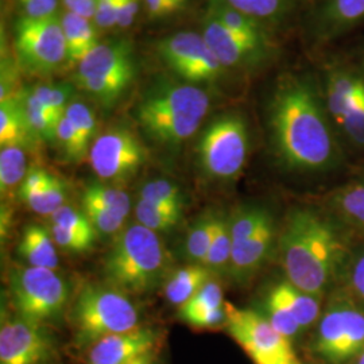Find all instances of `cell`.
<instances>
[{
	"label": "cell",
	"instance_id": "obj_41",
	"mask_svg": "<svg viewBox=\"0 0 364 364\" xmlns=\"http://www.w3.org/2000/svg\"><path fill=\"white\" fill-rule=\"evenodd\" d=\"M225 306L224 294L220 285L215 281H210L205 287H203L195 297L189 299L186 304L178 308L177 313L204 312L219 309Z\"/></svg>",
	"mask_w": 364,
	"mask_h": 364
},
{
	"label": "cell",
	"instance_id": "obj_26",
	"mask_svg": "<svg viewBox=\"0 0 364 364\" xmlns=\"http://www.w3.org/2000/svg\"><path fill=\"white\" fill-rule=\"evenodd\" d=\"M15 97L21 103L22 111L26 117L27 124L33 132V135L36 136V139L38 142L39 141H46V142L55 141L57 127L63 117H57L46 107L41 105L33 96L30 88L22 90Z\"/></svg>",
	"mask_w": 364,
	"mask_h": 364
},
{
	"label": "cell",
	"instance_id": "obj_29",
	"mask_svg": "<svg viewBox=\"0 0 364 364\" xmlns=\"http://www.w3.org/2000/svg\"><path fill=\"white\" fill-rule=\"evenodd\" d=\"M258 312L277 329L281 335L291 340L294 344L305 338V335L299 326V321L287 309L282 299L277 296L273 289H270L264 297L262 309Z\"/></svg>",
	"mask_w": 364,
	"mask_h": 364
},
{
	"label": "cell",
	"instance_id": "obj_3",
	"mask_svg": "<svg viewBox=\"0 0 364 364\" xmlns=\"http://www.w3.org/2000/svg\"><path fill=\"white\" fill-rule=\"evenodd\" d=\"M208 92L191 82H158L136 107L144 134L165 147H178L200 129L209 111Z\"/></svg>",
	"mask_w": 364,
	"mask_h": 364
},
{
	"label": "cell",
	"instance_id": "obj_19",
	"mask_svg": "<svg viewBox=\"0 0 364 364\" xmlns=\"http://www.w3.org/2000/svg\"><path fill=\"white\" fill-rule=\"evenodd\" d=\"M317 21L326 38L338 37L363 22L364 0H320Z\"/></svg>",
	"mask_w": 364,
	"mask_h": 364
},
{
	"label": "cell",
	"instance_id": "obj_24",
	"mask_svg": "<svg viewBox=\"0 0 364 364\" xmlns=\"http://www.w3.org/2000/svg\"><path fill=\"white\" fill-rule=\"evenodd\" d=\"M213 274L204 264L192 263L181 267L165 284L164 294L171 305L180 308L189 299H193L207 284L213 281Z\"/></svg>",
	"mask_w": 364,
	"mask_h": 364
},
{
	"label": "cell",
	"instance_id": "obj_25",
	"mask_svg": "<svg viewBox=\"0 0 364 364\" xmlns=\"http://www.w3.org/2000/svg\"><path fill=\"white\" fill-rule=\"evenodd\" d=\"M38 142L27 124L26 117L16 97L0 102V144L31 147Z\"/></svg>",
	"mask_w": 364,
	"mask_h": 364
},
{
	"label": "cell",
	"instance_id": "obj_51",
	"mask_svg": "<svg viewBox=\"0 0 364 364\" xmlns=\"http://www.w3.org/2000/svg\"><path fill=\"white\" fill-rule=\"evenodd\" d=\"M147 14L151 18H162L170 14L176 13L170 0H144Z\"/></svg>",
	"mask_w": 364,
	"mask_h": 364
},
{
	"label": "cell",
	"instance_id": "obj_44",
	"mask_svg": "<svg viewBox=\"0 0 364 364\" xmlns=\"http://www.w3.org/2000/svg\"><path fill=\"white\" fill-rule=\"evenodd\" d=\"M177 316L186 326L197 331L225 329L228 323V313L225 306L204 312L177 313Z\"/></svg>",
	"mask_w": 364,
	"mask_h": 364
},
{
	"label": "cell",
	"instance_id": "obj_34",
	"mask_svg": "<svg viewBox=\"0 0 364 364\" xmlns=\"http://www.w3.org/2000/svg\"><path fill=\"white\" fill-rule=\"evenodd\" d=\"M225 4L258 21H277L287 13L291 0H223Z\"/></svg>",
	"mask_w": 364,
	"mask_h": 364
},
{
	"label": "cell",
	"instance_id": "obj_2",
	"mask_svg": "<svg viewBox=\"0 0 364 364\" xmlns=\"http://www.w3.org/2000/svg\"><path fill=\"white\" fill-rule=\"evenodd\" d=\"M278 250L287 281L320 299L341 285L352 252L347 228L328 210L312 207L287 215Z\"/></svg>",
	"mask_w": 364,
	"mask_h": 364
},
{
	"label": "cell",
	"instance_id": "obj_45",
	"mask_svg": "<svg viewBox=\"0 0 364 364\" xmlns=\"http://www.w3.org/2000/svg\"><path fill=\"white\" fill-rule=\"evenodd\" d=\"M50 231H52L53 239H54L55 245L72 254L87 252L93 248V245L96 242V237H93V236L77 234V232L69 231V230H65L55 224H52Z\"/></svg>",
	"mask_w": 364,
	"mask_h": 364
},
{
	"label": "cell",
	"instance_id": "obj_47",
	"mask_svg": "<svg viewBox=\"0 0 364 364\" xmlns=\"http://www.w3.org/2000/svg\"><path fill=\"white\" fill-rule=\"evenodd\" d=\"M25 16L28 18H50L57 16L58 0H18Z\"/></svg>",
	"mask_w": 364,
	"mask_h": 364
},
{
	"label": "cell",
	"instance_id": "obj_22",
	"mask_svg": "<svg viewBox=\"0 0 364 364\" xmlns=\"http://www.w3.org/2000/svg\"><path fill=\"white\" fill-rule=\"evenodd\" d=\"M55 246L50 230L41 224H28L23 230L18 252L28 266L55 270L58 267Z\"/></svg>",
	"mask_w": 364,
	"mask_h": 364
},
{
	"label": "cell",
	"instance_id": "obj_49",
	"mask_svg": "<svg viewBox=\"0 0 364 364\" xmlns=\"http://www.w3.org/2000/svg\"><path fill=\"white\" fill-rule=\"evenodd\" d=\"M141 0H119L117 1V27H130L139 13Z\"/></svg>",
	"mask_w": 364,
	"mask_h": 364
},
{
	"label": "cell",
	"instance_id": "obj_5",
	"mask_svg": "<svg viewBox=\"0 0 364 364\" xmlns=\"http://www.w3.org/2000/svg\"><path fill=\"white\" fill-rule=\"evenodd\" d=\"M166 264L168 255L156 232L132 224L117 235L105 257L103 272L111 287L142 294L159 282Z\"/></svg>",
	"mask_w": 364,
	"mask_h": 364
},
{
	"label": "cell",
	"instance_id": "obj_4",
	"mask_svg": "<svg viewBox=\"0 0 364 364\" xmlns=\"http://www.w3.org/2000/svg\"><path fill=\"white\" fill-rule=\"evenodd\" d=\"M304 348L311 364H351L364 350L363 306L344 289H335Z\"/></svg>",
	"mask_w": 364,
	"mask_h": 364
},
{
	"label": "cell",
	"instance_id": "obj_48",
	"mask_svg": "<svg viewBox=\"0 0 364 364\" xmlns=\"http://www.w3.org/2000/svg\"><path fill=\"white\" fill-rule=\"evenodd\" d=\"M50 176L52 174L49 171L41 169V168H33V169L28 170L25 181L22 182V185L19 188V195L21 197H23V196L31 195V193H37L41 189L45 188Z\"/></svg>",
	"mask_w": 364,
	"mask_h": 364
},
{
	"label": "cell",
	"instance_id": "obj_28",
	"mask_svg": "<svg viewBox=\"0 0 364 364\" xmlns=\"http://www.w3.org/2000/svg\"><path fill=\"white\" fill-rule=\"evenodd\" d=\"M218 219H219V213L212 210L203 215L192 225L191 231L188 232V236L185 239V246H183L186 259L197 264H204L213 236L216 232Z\"/></svg>",
	"mask_w": 364,
	"mask_h": 364
},
{
	"label": "cell",
	"instance_id": "obj_39",
	"mask_svg": "<svg viewBox=\"0 0 364 364\" xmlns=\"http://www.w3.org/2000/svg\"><path fill=\"white\" fill-rule=\"evenodd\" d=\"M338 287L344 289L364 308V246L352 250L341 285Z\"/></svg>",
	"mask_w": 364,
	"mask_h": 364
},
{
	"label": "cell",
	"instance_id": "obj_27",
	"mask_svg": "<svg viewBox=\"0 0 364 364\" xmlns=\"http://www.w3.org/2000/svg\"><path fill=\"white\" fill-rule=\"evenodd\" d=\"M208 15L236 34L257 41H269L262 23L230 7L223 0H209Z\"/></svg>",
	"mask_w": 364,
	"mask_h": 364
},
{
	"label": "cell",
	"instance_id": "obj_42",
	"mask_svg": "<svg viewBox=\"0 0 364 364\" xmlns=\"http://www.w3.org/2000/svg\"><path fill=\"white\" fill-rule=\"evenodd\" d=\"M52 223L55 225H60L65 230L77 232V234L87 235L97 237V231L95 230L91 220L84 213V210H77L70 205L65 204L64 207L57 209L52 216Z\"/></svg>",
	"mask_w": 364,
	"mask_h": 364
},
{
	"label": "cell",
	"instance_id": "obj_1",
	"mask_svg": "<svg viewBox=\"0 0 364 364\" xmlns=\"http://www.w3.org/2000/svg\"><path fill=\"white\" fill-rule=\"evenodd\" d=\"M324 97L308 78L289 76L274 92L269 123L277 156L289 169L326 171L336 168L340 150Z\"/></svg>",
	"mask_w": 364,
	"mask_h": 364
},
{
	"label": "cell",
	"instance_id": "obj_18",
	"mask_svg": "<svg viewBox=\"0 0 364 364\" xmlns=\"http://www.w3.org/2000/svg\"><path fill=\"white\" fill-rule=\"evenodd\" d=\"M277 231L270 210L258 228L242 242L232 243L228 273L235 282L243 285L259 272L273 252Z\"/></svg>",
	"mask_w": 364,
	"mask_h": 364
},
{
	"label": "cell",
	"instance_id": "obj_52",
	"mask_svg": "<svg viewBox=\"0 0 364 364\" xmlns=\"http://www.w3.org/2000/svg\"><path fill=\"white\" fill-rule=\"evenodd\" d=\"M130 364H158L156 363V355H149V356H144L135 362Z\"/></svg>",
	"mask_w": 364,
	"mask_h": 364
},
{
	"label": "cell",
	"instance_id": "obj_53",
	"mask_svg": "<svg viewBox=\"0 0 364 364\" xmlns=\"http://www.w3.org/2000/svg\"><path fill=\"white\" fill-rule=\"evenodd\" d=\"M170 3H171L173 9H174L176 11H180V10H182V9L186 6L188 0H170Z\"/></svg>",
	"mask_w": 364,
	"mask_h": 364
},
{
	"label": "cell",
	"instance_id": "obj_20",
	"mask_svg": "<svg viewBox=\"0 0 364 364\" xmlns=\"http://www.w3.org/2000/svg\"><path fill=\"white\" fill-rule=\"evenodd\" d=\"M328 212L347 230L364 234V180L332 192L328 197Z\"/></svg>",
	"mask_w": 364,
	"mask_h": 364
},
{
	"label": "cell",
	"instance_id": "obj_33",
	"mask_svg": "<svg viewBox=\"0 0 364 364\" xmlns=\"http://www.w3.org/2000/svg\"><path fill=\"white\" fill-rule=\"evenodd\" d=\"M141 200L156 204L162 208L169 209L182 216L183 196L181 189L168 180L146 182L141 189Z\"/></svg>",
	"mask_w": 364,
	"mask_h": 364
},
{
	"label": "cell",
	"instance_id": "obj_32",
	"mask_svg": "<svg viewBox=\"0 0 364 364\" xmlns=\"http://www.w3.org/2000/svg\"><path fill=\"white\" fill-rule=\"evenodd\" d=\"M66 197L68 191L65 182L52 174L43 189H41L37 193L23 196L22 200L36 213L52 216L57 209L65 205Z\"/></svg>",
	"mask_w": 364,
	"mask_h": 364
},
{
	"label": "cell",
	"instance_id": "obj_8",
	"mask_svg": "<svg viewBox=\"0 0 364 364\" xmlns=\"http://www.w3.org/2000/svg\"><path fill=\"white\" fill-rule=\"evenodd\" d=\"M227 333L247 355L252 364H309L294 348L291 340L281 335L254 309H242L225 302Z\"/></svg>",
	"mask_w": 364,
	"mask_h": 364
},
{
	"label": "cell",
	"instance_id": "obj_7",
	"mask_svg": "<svg viewBox=\"0 0 364 364\" xmlns=\"http://www.w3.org/2000/svg\"><path fill=\"white\" fill-rule=\"evenodd\" d=\"M10 291L19 317L38 326L58 318L69 297L68 285L58 274L33 266L11 270Z\"/></svg>",
	"mask_w": 364,
	"mask_h": 364
},
{
	"label": "cell",
	"instance_id": "obj_36",
	"mask_svg": "<svg viewBox=\"0 0 364 364\" xmlns=\"http://www.w3.org/2000/svg\"><path fill=\"white\" fill-rule=\"evenodd\" d=\"M33 96L57 117L65 115L68 105L72 103L73 85L66 82H43L30 88Z\"/></svg>",
	"mask_w": 364,
	"mask_h": 364
},
{
	"label": "cell",
	"instance_id": "obj_15",
	"mask_svg": "<svg viewBox=\"0 0 364 364\" xmlns=\"http://www.w3.org/2000/svg\"><path fill=\"white\" fill-rule=\"evenodd\" d=\"M53 341L46 331L21 317L0 329V364H48L53 358Z\"/></svg>",
	"mask_w": 364,
	"mask_h": 364
},
{
	"label": "cell",
	"instance_id": "obj_40",
	"mask_svg": "<svg viewBox=\"0 0 364 364\" xmlns=\"http://www.w3.org/2000/svg\"><path fill=\"white\" fill-rule=\"evenodd\" d=\"M82 210L91 220L95 230L99 234L114 235L122 232V227L126 218L120 216L109 209L103 208L90 201H81Z\"/></svg>",
	"mask_w": 364,
	"mask_h": 364
},
{
	"label": "cell",
	"instance_id": "obj_13",
	"mask_svg": "<svg viewBox=\"0 0 364 364\" xmlns=\"http://www.w3.org/2000/svg\"><path fill=\"white\" fill-rule=\"evenodd\" d=\"M156 52L185 82H215L227 70L209 49L203 34L195 31H181L161 39Z\"/></svg>",
	"mask_w": 364,
	"mask_h": 364
},
{
	"label": "cell",
	"instance_id": "obj_23",
	"mask_svg": "<svg viewBox=\"0 0 364 364\" xmlns=\"http://www.w3.org/2000/svg\"><path fill=\"white\" fill-rule=\"evenodd\" d=\"M66 41V64L77 66L100 42L97 27L91 19L66 11L61 18Z\"/></svg>",
	"mask_w": 364,
	"mask_h": 364
},
{
	"label": "cell",
	"instance_id": "obj_31",
	"mask_svg": "<svg viewBox=\"0 0 364 364\" xmlns=\"http://www.w3.org/2000/svg\"><path fill=\"white\" fill-rule=\"evenodd\" d=\"M232 252V237L230 230V219L223 213H219L216 232L213 236L208 255L204 262V266L213 273L228 272Z\"/></svg>",
	"mask_w": 364,
	"mask_h": 364
},
{
	"label": "cell",
	"instance_id": "obj_12",
	"mask_svg": "<svg viewBox=\"0 0 364 364\" xmlns=\"http://www.w3.org/2000/svg\"><path fill=\"white\" fill-rule=\"evenodd\" d=\"M324 103L333 123L351 144L364 149V77L344 66L326 75Z\"/></svg>",
	"mask_w": 364,
	"mask_h": 364
},
{
	"label": "cell",
	"instance_id": "obj_11",
	"mask_svg": "<svg viewBox=\"0 0 364 364\" xmlns=\"http://www.w3.org/2000/svg\"><path fill=\"white\" fill-rule=\"evenodd\" d=\"M135 76L131 45L124 41L100 42L77 65L75 84L81 91H126Z\"/></svg>",
	"mask_w": 364,
	"mask_h": 364
},
{
	"label": "cell",
	"instance_id": "obj_14",
	"mask_svg": "<svg viewBox=\"0 0 364 364\" xmlns=\"http://www.w3.org/2000/svg\"><path fill=\"white\" fill-rule=\"evenodd\" d=\"M88 158L100 180L122 182L130 180L144 166L147 151L130 130L117 127L93 141Z\"/></svg>",
	"mask_w": 364,
	"mask_h": 364
},
{
	"label": "cell",
	"instance_id": "obj_54",
	"mask_svg": "<svg viewBox=\"0 0 364 364\" xmlns=\"http://www.w3.org/2000/svg\"><path fill=\"white\" fill-rule=\"evenodd\" d=\"M351 364H364V350L360 352V355Z\"/></svg>",
	"mask_w": 364,
	"mask_h": 364
},
{
	"label": "cell",
	"instance_id": "obj_37",
	"mask_svg": "<svg viewBox=\"0 0 364 364\" xmlns=\"http://www.w3.org/2000/svg\"><path fill=\"white\" fill-rule=\"evenodd\" d=\"M135 216L138 224L154 232L170 231L181 219V215H177L169 209L162 208L144 200L138 201L135 208Z\"/></svg>",
	"mask_w": 364,
	"mask_h": 364
},
{
	"label": "cell",
	"instance_id": "obj_43",
	"mask_svg": "<svg viewBox=\"0 0 364 364\" xmlns=\"http://www.w3.org/2000/svg\"><path fill=\"white\" fill-rule=\"evenodd\" d=\"M55 141L61 146L66 159L70 162H80L90 153V150L80 141L77 132L72 127L65 115L58 123Z\"/></svg>",
	"mask_w": 364,
	"mask_h": 364
},
{
	"label": "cell",
	"instance_id": "obj_17",
	"mask_svg": "<svg viewBox=\"0 0 364 364\" xmlns=\"http://www.w3.org/2000/svg\"><path fill=\"white\" fill-rule=\"evenodd\" d=\"M161 335L151 328H136L99 340L88 348L85 364H130L156 355Z\"/></svg>",
	"mask_w": 364,
	"mask_h": 364
},
{
	"label": "cell",
	"instance_id": "obj_6",
	"mask_svg": "<svg viewBox=\"0 0 364 364\" xmlns=\"http://www.w3.org/2000/svg\"><path fill=\"white\" fill-rule=\"evenodd\" d=\"M75 343L90 348L99 340L139 328V312L115 287H84L72 311Z\"/></svg>",
	"mask_w": 364,
	"mask_h": 364
},
{
	"label": "cell",
	"instance_id": "obj_10",
	"mask_svg": "<svg viewBox=\"0 0 364 364\" xmlns=\"http://www.w3.org/2000/svg\"><path fill=\"white\" fill-rule=\"evenodd\" d=\"M18 63L28 73L49 75L66 64V41L58 16L18 19L14 28Z\"/></svg>",
	"mask_w": 364,
	"mask_h": 364
},
{
	"label": "cell",
	"instance_id": "obj_21",
	"mask_svg": "<svg viewBox=\"0 0 364 364\" xmlns=\"http://www.w3.org/2000/svg\"><path fill=\"white\" fill-rule=\"evenodd\" d=\"M272 289L296 317L306 338L323 313V299L301 290L287 279L275 284Z\"/></svg>",
	"mask_w": 364,
	"mask_h": 364
},
{
	"label": "cell",
	"instance_id": "obj_46",
	"mask_svg": "<svg viewBox=\"0 0 364 364\" xmlns=\"http://www.w3.org/2000/svg\"><path fill=\"white\" fill-rule=\"evenodd\" d=\"M117 1L119 0H97L93 23L97 28L117 27Z\"/></svg>",
	"mask_w": 364,
	"mask_h": 364
},
{
	"label": "cell",
	"instance_id": "obj_9",
	"mask_svg": "<svg viewBox=\"0 0 364 364\" xmlns=\"http://www.w3.org/2000/svg\"><path fill=\"white\" fill-rule=\"evenodd\" d=\"M250 138L245 119L227 114L203 132L197 147L201 169L215 180H234L247 162Z\"/></svg>",
	"mask_w": 364,
	"mask_h": 364
},
{
	"label": "cell",
	"instance_id": "obj_16",
	"mask_svg": "<svg viewBox=\"0 0 364 364\" xmlns=\"http://www.w3.org/2000/svg\"><path fill=\"white\" fill-rule=\"evenodd\" d=\"M203 37L218 61L225 69H243L258 65L269 55L270 41H257L236 34L207 15Z\"/></svg>",
	"mask_w": 364,
	"mask_h": 364
},
{
	"label": "cell",
	"instance_id": "obj_50",
	"mask_svg": "<svg viewBox=\"0 0 364 364\" xmlns=\"http://www.w3.org/2000/svg\"><path fill=\"white\" fill-rule=\"evenodd\" d=\"M96 1L97 0H63L65 9L69 13L76 14V15L84 16L91 21H93V18H95Z\"/></svg>",
	"mask_w": 364,
	"mask_h": 364
},
{
	"label": "cell",
	"instance_id": "obj_35",
	"mask_svg": "<svg viewBox=\"0 0 364 364\" xmlns=\"http://www.w3.org/2000/svg\"><path fill=\"white\" fill-rule=\"evenodd\" d=\"M81 201H90L124 218H127V215L130 213V197L126 192L117 188L92 183L84 189Z\"/></svg>",
	"mask_w": 364,
	"mask_h": 364
},
{
	"label": "cell",
	"instance_id": "obj_30",
	"mask_svg": "<svg viewBox=\"0 0 364 364\" xmlns=\"http://www.w3.org/2000/svg\"><path fill=\"white\" fill-rule=\"evenodd\" d=\"M27 173L25 147L6 146L0 151V189L1 193H10L18 185L21 188Z\"/></svg>",
	"mask_w": 364,
	"mask_h": 364
},
{
	"label": "cell",
	"instance_id": "obj_38",
	"mask_svg": "<svg viewBox=\"0 0 364 364\" xmlns=\"http://www.w3.org/2000/svg\"><path fill=\"white\" fill-rule=\"evenodd\" d=\"M65 117L77 132L80 141L90 150V144L97 131V122L93 111L85 103L73 100L66 108Z\"/></svg>",
	"mask_w": 364,
	"mask_h": 364
}]
</instances>
